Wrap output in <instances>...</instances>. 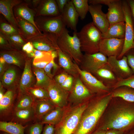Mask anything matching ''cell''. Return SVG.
<instances>
[{
    "mask_svg": "<svg viewBox=\"0 0 134 134\" xmlns=\"http://www.w3.org/2000/svg\"><path fill=\"white\" fill-rule=\"evenodd\" d=\"M127 58L128 65L132 70L133 72H134V54L129 52L125 55Z\"/></svg>",
    "mask_w": 134,
    "mask_h": 134,
    "instance_id": "cell-46",
    "label": "cell"
},
{
    "mask_svg": "<svg viewBox=\"0 0 134 134\" xmlns=\"http://www.w3.org/2000/svg\"><path fill=\"white\" fill-rule=\"evenodd\" d=\"M57 36L50 33H43L28 40L36 50L42 51L51 52L59 48L57 44Z\"/></svg>",
    "mask_w": 134,
    "mask_h": 134,
    "instance_id": "cell-8",
    "label": "cell"
},
{
    "mask_svg": "<svg viewBox=\"0 0 134 134\" xmlns=\"http://www.w3.org/2000/svg\"><path fill=\"white\" fill-rule=\"evenodd\" d=\"M55 131V126L46 124L42 134H54Z\"/></svg>",
    "mask_w": 134,
    "mask_h": 134,
    "instance_id": "cell-47",
    "label": "cell"
},
{
    "mask_svg": "<svg viewBox=\"0 0 134 134\" xmlns=\"http://www.w3.org/2000/svg\"><path fill=\"white\" fill-rule=\"evenodd\" d=\"M59 65L64 71L74 78L79 76L76 64L59 48L57 50Z\"/></svg>",
    "mask_w": 134,
    "mask_h": 134,
    "instance_id": "cell-22",
    "label": "cell"
},
{
    "mask_svg": "<svg viewBox=\"0 0 134 134\" xmlns=\"http://www.w3.org/2000/svg\"><path fill=\"white\" fill-rule=\"evenodd\" d=\"M15 94L13 90L9 89L0 100V117L7 115L13 110Z\"/></svg>",
    "mask_w": 134,
    "mask_h": 134,
    "instance_id": "cell-24",
    "label": "cell"
},
{
    "mask_svg": "<svg viewBox=\"0 0 134 134\" xmlns=\"http://www.w3.org/2000/svg\"><path fill=\"white\" fill-rule=\"evenodd\" d=\"M129 6L131 15L134 19V0H127Z\"/></svg>",
    "mask_w": 134,
    "mask_h": 134,
    "instance_id": "cell-50",
    "label": "cell"
},
{
    "mask_svg": "<svg viewBox=\"0 0 134 134\" xmlns=\"http://www.w3.org/2000/svg\"><path fill=\"white\" fill-rule=\"evenodd\" d=\"M111 92L98 97L84 111L73 134H91L109 102L112 98Z\"/></svg>",
    "mask_w": 134,
    "mask_h": 134,
    "instance_id": "cell-1",
    "label": "cell"
},
{
    "mask_svg": "<svg viewBox=\"0 0 134 134\" xmlns=\"http://www.w3.org/2000/svg\"><path fill=\"white\" fill-rule=\"evenodd\" d=\"M1 55L6 63L20 66L21 59L23 56L21 52L15 51H5L2 52Z\"/></svg>",
    "mask_w": 134,
    "mask_h": 134,
    "instance_id": "cell-34",
    "label": "cell"
},
{
    "mask_svg": "<svg viewBox=\"0 0 134 134\" xmlns=\"http://www.w3.org/2000/svg\"><path fill=\"white\" fill-rule=\"evenodd\" d=\"M3 93V88L1 85L0 87V100L3 97L4 94Z\"/></svg>",
    "mask_w": 134,
    "mask_h": 134,
    "instance_id": "cell-55",
    "label": "cell"
},
{
    "mask_svg": "<svg viewBox=\"0 0 134 134\" xmlns=\"http://www.w3.org/2000/svg\"><path fill=\"white\" fill-rule=\"evenodd\" d=\"M102 5L100 4H90L89 12L92 19V22L102 34L107 31L109 24L106 14L102 9Z\"/></svg>",
    "mask_w": 134,
    "mask_h": 134,
    "instance_id": "cell-14",
    "label": "cell"
},
{
    "mask_svg": "<svg viewBox=\"0 0 134 134\" xmlns=\"http://www.w3.org/2000/svg\"><path fill=\"white\" fill-rule=\"evenodd\" d=\"M69 32L66 28L58 37L57 45L62 52L79 66L82 61L84 54L81 50L77 32H73L72 36H70Z\"/></svg>",
    "mask_w": 134,
    "mask_h": 134,
    "instance_id": "cell-3",
    "label": "cell"
},
{
    "mask_svg": "<svg viewBox=\"0 0 134 134\" xmlns=\"http://www.w3.org/2000/svg\"><path fill=\"white\" fill-rule=\"evenodd\" d=\"M66 26L77 32V26L79 17L71 0H69L61 14Z\"/></svg>",
    "mask_w": 134,
    "mask_h": 134,
    "instance_id": "cell-19",
    "label": "cell"
},
{
    "mask_svg": "<svg viewBox=\"0 0 134 134\" xmlns=\"http://www.w3.org/2000/svg\"><path fill=\"white\" fill-rule=\"evenodd\" d=\"M114 0H89L88 3L90 4H104L107 6Z\"/></svg>",
    "mask_w": 134,
    "mask_h": 134,
    "instance_id": "cell-48",
    "label": "cell"
},
{
    "mask_svg": "<svg viewBox=\"0 0 134 134\" xmlns=\"http://www.w3.org/2000/svg\"><path fill=\"white\" fill-rule=\"evenodd\" d=\"M15 17L19 25L18 32L27 42L29 40L43 34L30 22L20 17Z\"/></svg>",
    "mask_w": 134,
    "mask_h": 134,
    "instance_id": "cell-21",
    "label": "cell"
},
{
    "mask_svg": "<svg viewBox=\"0 0 134 134\" xmlns=\"http://www.w3.org/2000/svg\"><path fill=\"white\" fill-rule=\"evenodd\" d=\"M107 63L118 79H125L132 75L125 55L120 59L115 56L107 57Z\"/></svg>",
    "mask_w": 134,
    "mask_h": 134,
    "instance_id": "cell-13",
    "label": "cell"
},
{
    "mask_svg": "<svg viewBox=\"0 0 134 134\" xmlns=\"http://www.w3.org/2000/svg\"><path fill=\"white\" fill-rule=\"evenodd\" d=\"M107 64V57L100 52L85 54L79 66L80 68L93 74L98 69Z\"/></svg>",
    "mask_w": 134,
    "mask_h": 134,
    "instance_id": "cell-9",
    "label": "cell"
},
{
    "mask_svg": "<svg viewBox=\"0 0 134 134\" xmlns=\"http://www.w3.org/2000/svg\"><path fill=\"white\" fill-rule=\"evenodd\" d=\"M59 11L61 14L63 11L69 0H56Z\"/></svg>",
    "mask_w": 134,
    "mask_h": 134,
    "instance_id": "cell-49",
    "label": "cell"
},
{
    "mask_svg": "<svg viewBox=\"0 0 134 134\" xmlns=\"http://www.w3.org/2000/svg\"><path fill=\"white\" fill-rule=\"evenodd\" d=\"M122 86H126L134 89V75L124 79H119L113 89Z\"/></svg>",
    "mask_w": 134,
    "mask_h": 134,
    "instance_id": "cell-40",
    "label": "cell"
},
{
    "mask_svg": "<svg viewBox=\"0 0 134 134\" xmlns=\"http://www.w3.org/2000/svg\"><path fill=\"white\" fill-rule=\"evenodd\" d=\"M28 4L22 2L15 6L14 7L15 16L20 17L28 21L40 31L35 22V12L28 7Z\"/></svg>",
    "mask_w": 134,
    "mask_h": 134,
    "instance_id": "cell-25",
    "label": "cell"
},
{
    "mask_svg": "<svg viewBox=\"0 0 134 134\" xmlns=\"http://www.w3.org/2000/svg\"><path fill=\"white\" fill-rule=\"evenodd\" d=\"M125 132L114 129H111L107 131L105 134H123Z\"/></svg>",
    "mask_w": 134,
    "mask_h": 134,
    "instance_id": "cell-51",
    "label": "cell"
},
{
    "mask_svg": "<svg viewBox=\"0 0 134 134\" xmlns=\"http://www.w3.org/2000/svg\"><path fill=\"white\" fill-rule=\"evenodd\" d=\"M31 43L30 41H28L22 47V50L23 51H26L28 47L30 45Z\"/></svg>",
    "mask_w": 134,
    "mask_h": 134,
    "instance_id": "cell-54",
    "label": "cell"
},
{
    "mask_svg": "<svg viewBox=\"0 0 134 134\" xmlns=\"http://www.w3.org/2000/svg\"><path fill=\"white\" fill-rule=\"evenodd\" d=\"M52 52L48 55L39 58H34L33 62L34 65L36 68L42 69L44 68L54 59L52 56Z\"/></svg>",
    "mask_w": 134,
    "mask_h": 134,
    "instance_id": "cell-39",
    "label": "cell"
},
{
    "mask_svg": "<svg viewBox=\"0 0 134 134\" xmlns=\"http://www.w3.org/2000/svg\"><path fill=\"white\" fill-rule=\"evenodd\" d=\"M124 39H102L99 45V52L107 57L113 56L117 57L122 51Z\"/></svg>",
    "mask_w": 134,
    "mask_h": 134,
    "instance_id": "cell-12",
    "label": "cell"
},
{
    "mask_svg": "<svg viewBox=\"0 0 134 134\" xmlns=\"http://www.w3.org/2000/svg\"><path fill=\"white\" fill-rule=\"evenodd\" d=\"M125 29V22H119L110 25L106 32L102 34V39H124Z\"/></svg>",
    "mask_w": 134,
    "mask_h": 134,
    "instance_id": "cell-27",
    "label": "cell"
},
{
    "mask_svg": "<svg viewBox=\"0 0 134 134\" xmlns=\"http://www.w3.org/2000/svg\"><path fill=\"white\" fill-rule=\"evenodd\" d=\"M134 123V109L122 107L111 115L105 123L97 129L105 131L114 129L126 130Z\"/></svg>",
    "mask_w": 134,
    "mask_h": 134,
    "instance_id": "cell-4",
    "label": "cell"
},
{
    "mask_svg": "<svg viewBox=\"0 0 134 134\" xmlns=\"http://www.w3.org/2000/svg\"><path fill=\"white\" fill-rule=\"evenodd\" d=\"M55 106L49 99L35 100L34 106L35 118L41 120Z\"/></svg>",
    "mask_w": 134,
    "mask_h": 134,
    "instance_id": "cell-26",
    "label": "cell"
},
{
    "mask_svg": "<svg viewBox=\"0 0 134 134\" xmlns=\"http://www.w3.org/2000/svg\"><path fill=\"white\" fill-rule=\"evenodd\" d=\"M87 106L85 104L78 105L64 115L60 122L55 126L54 134H73Z\"/></svg>",
    "mask_w": 134,
    "mask_h": 134,
    "instance_id": "cell-5",
    "label": "cell"
},
{
    "mask_svg": "<svg viewBox=\"0 0 134 134\" xmlns=\"http://www.w3.org/2000/svg\"><path fill=\"white\" fill-rule=\"evenodd\" d=\"M5 62V61L4 59L1 56L0 58V63L3 64Z\"/></svg>",
    "mask_w": 134,
    "mask_h": 134,
    "instance_id": "cell-56",
    "label": "cell"
},
{
    "mask_svg": "<svg viewBox=\"0 0 134 134\" xmlns=\"http://www.w3.org/2000/svg\"><path fill=\"white\" fill-rule=\"evenodd\" d=\"M27 92L31 95L35 100L49 99L47 90L39 87H31L29 88Z\"/></svg>",
    "mask_w": 134,
    "mask_h": 134,
    "instance_id": "cell-37",
    "label": "cell"
},
{
    "mask_svg": "<svg viewBox=\"0 0 134 134\" xmlns=\"http://www.w3.org/2000/svg\"><path fill=\"white\" fill-rule=\"evenodd\" d=\"M68 75L69 74L64 71L56 75L54 80L57 84L60 85L64 82Z\"/></svg>",
    "mask_w": 134,
    "mask_h": 134,
    "instance_id": "cell-45",
    "label": "cell"
},
{
    "mask_svg": "<svg viewBox=\"0 0 134 134\" xmlns=\"http://www.w3.org/2000/svg\"><path fill=\"white\" fill-rule=\"evenodd\" d=\"M93 75L109 88L113 89L118 80L108 63L98 69Z\"/></svg>",
    "mask_w": 134,
    "mask_h": 134,
    "instance_id": "cell-17",
    "label": "cell"
},
{
    "mask_svg": "<svg viewBox=\"0 0 134 134\" xmlns=\"http://www.w3.org/2000/svg\"><path fill=\"white\" fill-rule=\"evenodd\" d=\"M0 32L8 35L19 33L18 31L11 25L5 22H0Z\"/></svg>",
    "mask_w": 134,
    "mask_h": 134,
    "instance_id": "cell-41",
    "label": "cell"
},
{
    "mask_svg": "<svg viewBox=\"0 0 134 134\" xmlns=\"http://www.w3.org/2000/svg\"><path fill=\"white\" fill-rule=\"evenodd\" d=\"M106 131L105 130L97 129L91 134H105Z\"/></svg>",
    "mask_w": 134,
    "mask_h": 134,
    "instance_id": "cell-53",
    "label": "cell"
},
{
    "mask_svg": "<svg viewBox=\"0 0 134 134\" xmlns=\"http://www.w3.org/2000/svg\"><path fill=\"white\" fill-rule=\"evenodd\" d=\"M2 134H8L5 132H3V133Z\"/></svg>",
    "mask_w": 134,
    "mask_h": 134,
    "instance_id": "cell-58",
    "label": "cell"
},
{
    "mask_svg": "<svg viewBox=\"0 0 134 134\" xmlns=\"http://www.w3.org/2000/svg\"><path fill=\"white\" fill-rule=\"evenodd\" d=\"M12 122L22 124L35 118L34 106L26 109L13 110Z\"/></svg>",
    "mask_w": 134,
    "mask_h": 134,
    "instance_id": "cell-28",
    "label": "cell"
},
{
    "mask_svg": "<svg viewBox=\"0 0 134 134\" xmlns=\"http://www.w3.org/2000/svg\"><path fill=\"white\" fill-rule=\"evenodd\" d=\"M27 125L12 121L0 122V130L9 134H25L24 130Z\"/></svg>",
    "mask_w": 134,
    "mask_h": 134,
    "instance_id": "cell-30",
    "label": "cell"
},
{
    "mask_svg": "<svg viewBox=\"0 0 134 134\" xmlns=\"http://www.w3.org/2000/svg\"><path fill=\"white\" fill-rule=\"evenodd\" d=\"M130 134H134V132Z\"/></svg>",
    "mask_w": 134,
    "mask_h": 134,
    "instance_id": "cell-59",
    "label": "cell"
},
{
    "mask_svg": "<svg viewBox=\"0 0 134 134\" xmlns=\"http://www.w3.org/2000/svg\"><path fill=\"white\" fill-rule=\"evenodd\" d=\"M22 2L20 0H0V11L9 23L18 31L19 26L14 14L13 8Z\"/></svg>",
    "mask_w": 134,
    "mask_h": 134,
    "instance_id": "cell-15",
    "label": "cell"
},
{
    "mask_svg": "<svg viewBox=\"0 0 134 134\" xmlns=\"http://www.w3.org/2000/svg\"><path fill=\"white\" fill-rule=\"evenodd\" d=\"M80 78L83 83L92 93H109L110 88L104 85L92 74L81 69L76 64Z\"/></svg>",
    "mask_w": 134,
    "mask_h": 134,
    "instance_id": "cell-10",
    "label": "cell"
},
{
    "mask_svg": "<svg viewBox=\"0 0 134 134\" xmlns=\"http://www.w3.org/2000/svg\"><path fill=\"white\" fill-rule=\"evenodd\" d=\"M15 70L11 68L8 69L4 73L2 78L3 85L6 87L8 88L13 85L16 77Z\"/></svg>",
    "mask_w": 134,
    "mask_h": 134,
    "instance_id": "cell-38",
    "label": "cell"
},
{
    "mask_svg": "<svg viewBox=\"0 0 134 134\" xmlns=\"http://www.w3.org/2000/svg\"><path fill=\"white\" fill-rule=\"evenodd\" d=\"M33 46L31 43L30 45L28 47L25 52L28 54H29L32 52L34 49Z\"/></svg>",
    "mask_w": 134,
    "mask_h": 134,
    "instance_id": "cell-52",
    "label": "cell"
},
{
    "mask_svg": "<svg viewBox=\"0 0 134 134\" xmlns=\"http://www.w3.org/2000/svg\"><path fill=\"white\" fill-rule=\"evenodd\" d=\"M10 45L17 47L23 46L28 42L22 36L18 33L11 35L5 34L1 32Z\"/></svg>",
    "mask_w": 134,
    "mask_h": 134,
    "instance_id": "cell-36",
    "label": "cell"
},
{
    "mask_svg": "<svg viewBox=\"0 0 134 134\" xmlns=\"http://www.w3.org/2000/svg\"><path fill=\"white\" fill-rule=\"evenodd\" d=\"M54 59L47 64L44 68V70L47 75L51 79H53V75L52 71V69L55 70L59 68V66L55 63Z\"/></svg>",
    "mask_w": 134,
    "mask_h": 134,
    "instance_id": "cell-42",
    "label": "cell"
},
{
    "mask_svg": "<svg viewBox=\"0 0 134 134\" xmlns=\"http://www.w3.org/2000/svg\"><path fill=\"white\" fill-rule=\"evenodd\" d=\"M47 90L49 99L55 106L63 108L67 104L69 92L63 89L52 79Z\"/></svg>",
    "mask_w": 134,
    "mask_h": 134,
    "instance_id": "cell-11",
    "label": "cell"
},
{
    "mask_svg": "<svg viewBox=\"0 0 134 134\" xmlns=\"http://www.w3.org/2000/svg\"><path fill=\"white\" fill-rule=\"evenodd\" d=\"M3 64L0 63V72L1 74L3 71Z\"/></svg>",
    "mask_w": 134,
    "mask_h": 134,
    "instance_id": "cell-57",
    "label": "cell"
},
{
    "mask_svg": "<svg viewBox=\"0 0 134 134\" xmlns=\"http://www.w3.org/2000/svg\"><path fill=\"white\" fill-rule=\"evenodd\" d=\"M102 34L92 22L84 25L77 32L82 52L88 54L99 52L100 44L102 39Z\"/></svg>",
    "mask_w": 134,
    "mask_h": 134,
    "instance_id": "cell-2",
    "label": "cell"
},
{
    "mask_svg": "<svg viewBox=\"0 0 134 134\" xmlns=\"http://www.w3.org/2000/svg\"><path fill=\"white\" fill-rule=\"evenodd\" d=\"M108 6V11L106 14L109 25L125 22L122 0H114Z\"/></svg>",
    "mask_w": 134,
    "mask_h": 134,
    "instance_id": "cell-18",
    "label": "cell"
},
{
    "mask_svg": "<svg viewBox=\"0 0 134 134\" xmlns=\"http://www.w3.org/2000/svg\"><path fill=\"white\" fill-rule=\"evenodd\" d=\"M63 108L55 107L41 120L43 124H49L56 126L60 121L64 115Z\"/></svg>",
    "mask_w": 134,
    "mask_h": 134,
    "instance_id": "cell-29",
    "label": "cell"
},
{
    "mask_svg": "<svg viewBox=\"0 0 134 134\" xmlns=\"http://www.w3.org/2000/svg\"><path fill=\"white\" fill-rule=\"evenodd\" d=\"M74 80V77L69 75L64 82L60 85L64 89L70 92L73 87Z\"/></svg>",
    "mask_w": 134,
    "mask_h": 134,
    "instance_id": "cell-43",
    "label": "cell"
},
{
    "mask_svg": "<svg viewBox=\"0 0 134 134\" xmlns=\"http://www.w3.org/2000/svg\"><path fill=\"white\" fill-rule=\"evenodd\" d=\"M113 98H119L129 102H134V91L126 86L113 89L111 92Z\"/></svg>",
    "mask_w": 134,
    "mask_h": 134,
    "instance_id": "cell-33",
    "label": "cell"
},
{
    "mask_svg": "<svg viewBox=\"0 0 134 134\" xmlns=\"http://www.w3.org/2000/svg\"><path fill=\"white\" fill-rule=\"evenodd\" d=\"M74 7L81 19L85 18L89 10L88 0H71Z\"/></svg>",
    "mask_w": 134,
    "mask_h": 134,
    "instance_id": "cell-35",
    "label": "cell"
},
{
    "mask_svg": "<svg viewBox=\"0 0 134 134\" xmlns=\"http://www.w3.org/2000/svg\"><path fill=\"white\" fill-rule=\"evenodd\" d=\"M43 124L40 122L33 124L29 128V134H41Z\"/></svg>",
    "mask_w": 134,
    "mask_h": 134,
    "instance_id": "cell-44",
    "label": "cell"
},
{
    "mask_svg": "<svg viewBox=\"0 0 134 134\" xmlns=\"http://www.w3.org/2000/svg\"><path fill=\"white\" fill-rule=\"evenodd\" d=\"M61 14L56 0H41L36 9L35 16H55Z\"/></svg>",
    "mask_w": 134,
    "mask_h": 134,
    "instance_id": "cell-20",
    "label": "cell"
},
{
    "mask_svg": "<svg viewBox=\"0 0 134 134\" xmlns=\"http://www.w3.org/2000/svg\"><path fill=\"white\" fill-rule=\"evenodd\" d=\"M92 93L84 85L79 76L74 78L72 88L68 99L76 102H81L91 96Z\"/></svg>",
    "mask_w": 134,
    "mask_h": 134,
    "instance_id": "cell-16",
    "label": "cell"
},
{
    "mask_svg": "<svg viewBox=\"0 0 134 134\" xmlns=\"http://www.w3.org/2000/svg\"><path fill=\"white\" fill-rule=\"evenodd\" d=\"M34 73L36 79L34 87H39L47 89L52 80L46 74L44 69L35 67Z\"/></svg>",
    "mask_w": 134,
    "mask_h": 134,
    "instance_id": "cell-32",
    "label": "cell"
},
{
    "mask_svg": "<svg viewBox=\"0 0 134 134\" xmlns=\"http://www.w3.org/2000/svg\"><path fill=\"white\" fill-rule=\"evenodd\" d=\"M125 24L124 42L123 49L117 58L121 59L130 50L134 48V28L130 9L127 0H122Z\"/></svg>",
    "mask_w": 134,
    "mask_h": 134,
    "instance_id": "cell-7",
    "label": "cell"
},
{
    "mask_svg": "<svg viewBox=\"0 0 134 134\" xmlns=\"http://www.w3.org/2000/svg\"><path fill=\"white\" fill-rule=\"evenodd\" d=\"M35 22L40 31L54 34L58 37L66 28L61 15L55 16H39Z\"/></svg>",
    "mask_w": 134,
    "mask_h": 134,
    "instance_id": "cell-6",
    "label": "cell"
},
{
    "mask_svg": "<svg viewBox=\"0 0 134 134\" xmlns=\"http://www.w3.org/2000/svg\"><path fill=\"white\" fill-rule=\"evenodd\" d=\"M33 80L30 61L27 60L19 86V95L26 93L28 89L31 87Z\"/></svg>",
    "mask_w": 134,
    "mask_h": 134,
    "instance_id": "cell-23",
    "label": "cell"
},
{
    "mask_svg": "<svg viewBox=\"0 0 134 134\" xmlns=\"http://www.w3.org/2000/svg\"><path fill=\"white\" fill-rule=\"evenodd\" d=\"M19 97L14 105L13 110L29 108L34 106L35 99L27 92L19 95Z\"/></svg>",
    "mask_w": 134,
    "mask_h": 134,
    "instance_id": "cell-31",
    "label": "cell"
}]
</instances>
